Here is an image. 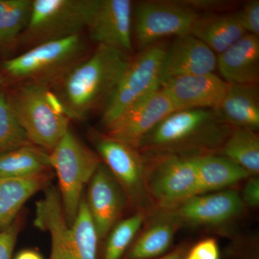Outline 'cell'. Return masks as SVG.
Returning a JSON list of instances; mask_svg holds the SVG:
<instances>
[{
	"mask_svg": "<svg viewBox=\"0 0 259 259\" xmlns=\"http://www.w3.org/2000/svg\"><path fill=\"white\" fill-rule=\"evenodd\" d=\"M131 59L129 54L114 48L97 45L91 55L49 88L70 120H83L99 107H105Z\"/></svg>",
	"mask_w": 259,
	"mask_h": 259,
	"instance_id": "6da1fadb",
	"label": "cell"
},
{
	"mask_svg": "<svg viewBox=\"0 0 259 259\" xmlns=\"http://www.w3.org/2000/svg\"><path fill=\"white\" fill-rule=\"evenodd\" d=\"M233 129L211 109L177 110L146 136L139 151L146 156L218 154Z\"/></svg>",
	"mask_w": 259,
	"mask_h": 259,
	"instance_id": "7a4b0ae2",
	"label": "cell"
},
{
	"mask_svg": "<svg viewBox=\"0 0 259 259\" xmlns=\"http://www.w3.org/2000/svg\"><path fill=\"white\" fill-rule=\"evenodd\" d=\"M34 225L49 232L51 238L49 259H97L98 234L85 200L69 226L65 218L61 197L49 189L35 204Z\"/></svg>",
	"mask_w": 259,
	"mask_h": 259,
	"instance_id": "3957f363",
	"label": "cell"
},
{
	"mask_svg": "<svg viewBox=\"0 0 259 259\" xmlns=\"http://www.w3.org/2000/svg\"><path fill=\"white\" fill-rule=\"evenodd\" d=\"M8 100L29 141L50 153L70 128V119L49 87L23 81Z\"/></svg>",
	"mask_w": 259,
	"mask_h": 259,
	"instance_id": "277c9868",
	"label": "cell"
},
{
	"mask_svg": "<svg viewBox=\"0 0 259 259\" xmlns=\"http://www.w3.org/2000/svg\"><path fill=\"white\" fill-rule=\"evenodd\" d=\"M87 44L81 34L42 42L5 61L3 69L12 79L33 81L50 87L87 56Z\"/></svg>",
	"mask_w": 259,
	"mask_h": 259,
	"instance_id": "5b68a950",
	"label": "cell"
},
{
	"mask_svg": "<svg viewBox=\"0 0 259 259\" xmlns=\"http://www.w3.org/2000/svg\"><path fill=\"white\" fill-rule=\"evenodd\" d=\"M144 156L145 190L153 210H170L198 195L192 157L173 154Z\"/></svg>",
	"mask_w": 259,
	"mask_h": 259,
	"instance_id": "8992f818",
	"label": "cell"
},
{
	"mask_svg": "<svg viewBox=\"0 0 259 259\" xmlns=\"http://www.w3.org/2000/svg\"><path fill=\"white\" fill-rule=\"evenodd\" d=\"M49 156L51 166L59 178L65 218L71 226L77 215L83 188L93 178L102 160L70 128Z\"/></svg>",
	"mask_w": 259,
	"mask_h": 259,
	"instance_id": "52a82bcc",
	"label": "cell"
},
{
	"mask_svg": "<svg viewBox=\"0 0 259 259\" xmlns=\"http://www.w3.org/2000/svg\"><path fill=\"white\" fill-rule=\"evenodd\" d=\"M97 0H32L28 26L19 44L32 48L80 34L88 27Z\"/></svg>",
	"mask_w": 259,
	"mask_h": 259,
	"instance_id": "ba28073f",
	"label": "cell"
},
{
	"mask_svg": "<svg viewBox=\"0 0 259 259\" xmlns=\"http://www.w3.org/2000/svg\"><path fill=\"white\" fill-rule=\"evenodd\" d=\"M166 48L163 42H157L131 57L104 107L102 123L105 128L134 102L161 88L162 65Z\"/></svg>",
	"mask_w": 259,
	"mask_h": 259,
	"instance_id": "9c48e42d",
	"label": "cell"
},
{
	"mask_svg": "<svg viewBox=\"0 0 259 259\" xmlns=\"http://www.w3.org/2000/svg\"><path fill=\"white\" fill-rule=\"evenodd\" d=\"M199 13L180 1H144L133 9V32L140 50L163 37L190 32Z\"/></svg>",
	"mask_w": 259,
	"mask_h": 259,
	"instance_id": "30bf717a",
	"label": "cell"
},
{
	"mask_svg": "<svg viewBox=\"0 0 259 259\" xmlns=\"http://www.w3.org/2000/svg\"><path fill=\"white\" fill-rule=\"evenodd\" d=\"M177 107L161 88L127 107L108 127L107 136L139 149L146 136Z\"/></svg>",
	"mask_w": 259,
	"mask_h": 259,
	"instance_id": "8fae6325",
	"label": "cell"
},
{
	"mask_svg": "<svg viewBox=\"0 0 259 259\" xmlns=\"http://www.w3.org/2000/svg\"><path fill=\"white\" fill-rule=\"evenodd\" d=\"M95 145L100 159L122 187L127 198L141 204L142 209L145 204L148 208L151 207L145 190L146 161L142 153L106 134L97 136Z\"/></svg>",
	"mask_w": 259,
	"mask_h": 259,
	"instance_id": "7c38bea8",
	"label": "cell"
},
{
	"mask_svg": "<svg viewBox=\"0 0 259 259\" xmlns=\"http://www.w3.org/2000/svg\"><path fill=\"white\" fill-rule=\"evenodd\" d=\"M133 3L131 0H97L87 29L97 45L125 54L133 51Z\"/></svg>",
	"mask_w": 259,
	"mask_h": 259,
	"instance_id": "4fadbf2b",
	"label": "cell"
},
{
	"mask_svg": "<svg viewBox=\"0 0 259 259\" xmlns=\"http://www.w3.org/2000/svg\"><path fill=\"white\" fill-rule=\"evenodd\" d=\"M244 208L241 194L236 190H225L194 196L168 211L182 225L212 226L239 217Z\"/></svg>",
	"mask_w": 259,
	"mask_h": 259,
	"instance_id": "5bb4252c",
	"label": "cell"
},
{
	"mask_svg": "<svg viewBox=\"0 0 259 259\" xmlns=\"http://www.w3.org/2000/svg\"><path fill=\"white\" fill-rule=\"evenodd\" d=\"M229 83L214 73L187 75L164 80L161 88L177 110H214L222 100Z\"/></svg>",
	"mask_w": 259,
	"mask_h": 259,
	"instance_id": "9a60e30c",
	"label": "cell"
},
{
	"mask_svg": "<svg viewBox=\"0 0 259 259\" xmlns=\"http://www.w3.org/2000/svg\"><path fill=\"white\" fill-rule=\"evenodd\" d=\"M90 182L87 204L101 239L108 234L122 214L127 197L102 161Z\"/></svg>",
	"mask_w": 259,
	"mask_h": 259,
	"instance_id": "2e32d148",
	"label": "cell"
},
{
	"mask_svg": "<svg viewBox=\"0 0 259 259\" xmlns=\"http://www.w3.org/2000/svg\"><path fill=\"white\" fill-rule=\"evenodd\" d=\"M217 69V54L192 34L175 37L166 48L161 83L176 76L209 74Z\"/></svg>",
	"mask_w": 259,
	"mask_h": 259,
	"instance_id": "e0dca14e",
	"label": "cell"
},
{
	"mask_svg": "<svg viewBox=\"0 0 259 259\" xmlns=\"http://www.w3.org/2000/svg\"><path fill=\"white\" fill-rule=\"evenodd\" d=\"M217 69L231 84H257L259 80V37L245 34L217 55Z\"/></svg>",
	"mask_w": 259,
	"mask_h": 259,
	"instance_id": "ac0fdd59",
	"label": "cell"
},
{
	"mask_svg": "<svg viewBox=\"0 0 259 259\" xmlns=\"http://www.w3.org/2000/svg\"><path fill=\"white\" fill-rule=\"evenodd\" d=\"M218 119L233 128L256 131L259 127V92L257 84H231L214 109Z\"/></svg>",
	"mask_w": 259,
	"mask_h": 259,
	"instance_id": "d6986e66",
	"label": "cell"
},
{
	"mask_svg": "<svg viewBox=\"0 0 259 259\" xmlns=\"http://www.w3.org/2000/svg\"><path fill=\"white\" fill-rule=\"evenodd\" d=\"M141 236L133 243L127 259H155L168 253L177 230L182 226L170 211H156Z\"/></svg>",
	"mask_w": 259,
	"mask_h": 259,
	"instance_id": "ffe728a7",
	"label": "cell"
},
{
	"mask_svg": "<svg viewBox=\"0 0 259 259\" xmlns=\"http://www.w3.org/2000/svg\"><path fill=\"white\" fill-rule=\"evenodd\" d=\"M192 159L197 174L199 194L226 190L250 177L243 167L221 155H202Z\"/></svg>",
	"mask_w": 259,
	"mask_h": 259,
	"instance_id": "44dd1931",
	"label": "cell"
},
{
	"mask_svg": "<svg viewBox=\"0 0 259 259\" xmlns=\"http://www.w3.org/2000/svg\"><path fill=\"white\" fill-rule=\"evenodd\" d=\"M190 33L203 42L217 55L247 34L238 12L199 15Z\"/></svg>",
	"mask_w": 259,
	"mask_h": 259,
	"instance_id": "7402d4cb",
	"label": "cell"
},
{
	"mask_svg": "<svg viewBox=\"0 0 259 259\" xmlns=\"http://www.w3.org/2000/svg\"><path fill=\"white\" fill-rule=\"evenodd\" d=\"M51 167L49 153L32 144L0 154V178L40 176Z\"/></svg>",
	"mask_w": 259,
	"mask_h": 259,
	"instance_id": "603a6c76",
	"label": "cell"
},
{
	"mask_svg": "<svg viewBox=\"0 0 259 259\" xmlns=\"http://www.w3.org/2000/svg\"><path fill=\"white\" fill-rule=\"evenodd\" d=\"M41 176L0 178V231L13 225L25 202L41 188Z\"/></svg>",
	"mask_w": 259,
	"mask_h": 259,
	"instance_id": "cb8c5ba5",
	"label": "cell"
},
{
	"mask_svg": "<svg viewBox=\"0 0 259 259\" xmlns=\"http://www.w3.org/2000/svg\"><path fill=\"white\" fill-rule=\"evenodd\" d=\"M218 154L243 167L250 176H258L259 138L256 131L233 129Z\"/></svg>",
	"mask_w": 259,
	"mask_h": 259,
	"instance_id": "d4e9b609",
	"label": "cell"
},
{
	"mask_svg": "<svg viewBox=\"0 0 259 259\" xmlns=\"http://www.w3.org/2000/svg\"><path fill=\"white\" fill-rule=\"evenodd\" d=\"M32 0H0V48L19 42L28 26Z\"/></svg>",
	"mask_w": 259,
	"mask_h": 259,
	"instance_id": "484cf974",
	"label": "cell"
},
{
	"mask_svg": "<svg viewBox=\"0 0 259 259\" xmlns=\"http://www.w3.org/2000/svg\"><path fill=\"white\" fill-rule=\"evenodd\" d=\"M146 217L144 210H140L115 224L109 232L104 259L122 258L144 225Z\"/></svg>",
	"mask_w": 259,
	"mask_h": 259,
	"instance_id": "4316f807",
	"label": "cell"
},
{
	"mask_svg": "<svg viewBox=\"0 0 259 259\" xmlns=\"http://www.w3.org/2000/svg\"><path fill=\"white\" fill-rule=\"evenodd\" d=\"M30 144L3 92L0 94V154Z\"/></svg>",
	"mask_w": 259,
	"mask_h": 259,
	"instance_id": "83f0119b",
	"label": "cell"
},
{
	"mask_svg": "<svg viewBox=\"0 0 259 259\" xmlns=\"http://www.w3.org/2000/svg\"><path fill=\"white\" fill-rule=\"evenodd\" d=\"M225 253L233 259H259L258 240L255 238L237 240L230 245Z\"/></svg>",
	"mask_w": 259,
	"mask_h": 259,
	"instance_id": "f1b7e54d",
	"label": "cell"
},
{
	"mask_svg": "<svg viewBox=\"0 0 259 259\" xmlns=\"http://www.w3.org/2000/svg\"><path fill=\"white\" fill-rule=\"evenodd\" d=\"M242 25L247 34L259 35V1L250 0L238 11Z\"/></svg>",
	"mask_w": 259,
	"mask_h": 259,
	"instance_id": "f546056e",
	"label": "cell"
},
{
	"mask_svg": "<svg viewBox=\"0 0 259 259\" xmlns=\"http://www.w3.org/2000/svg\"><path fill=\"white\" fill-rule=\"evenodd\" d=\"M219 246L214 238L199 241L189 249L185 259H220Z\"/></svg>",
	"mask_w": 259,
	"mask_h": 259,
	"instance_id": "4dcf8cb0",
	"label": "cell"
},
{
	"mask_svg": "<svg viewBox=\"0 0 259 259\" xmlns=\"http://www.w3.org/2000/svg\"><path fill=\"white\" fill-rule=\"evenodd\" d=\"M18 228L12 225L0 231V259H12Z\"/></svg>",
	"mask_w": 259,
	"mask_h": 259,
	"instance_id": "1f68e13d",
	"label": "cell"
},
{
	"mask_svg": "<svg viewBox=\"0 0 259 259\" xmlns=\"http://www.w3.org/2000/svg\"><path fill=\"white\" fill-rule=\"evenodd\" d=\"M242 202L245 207H255L259 205V177L250 176L246 180V183L241 195Z\"/></svg>",
	"mask_w": 259,
	"mask_h": 259,
	"instance_id": "d6a6232c",
	"label": "cell"
},
{
	"mask_svg": "<svg viewBox=\"0 0 259 259\" xmlns=\"http://www.w3.org/2000/svg\"><path fill=\"white\" fill-rule=\"evenodd\" d=\"M185 6L197 12L198 10L205 11H215L226 8L231 4L229 2L223 0H185L180 1Z\"/></svg>",
	"mask_w": 259,
	"mask_h": 259,
	"instance_id": "836d02e7",
	"label": "cell"
},
{
	"mask_svg": "<svg viewBox=\"0 0 259 259\" xmlns=\"http://www.w3.org/2000/svg\"><path fill=\"white\" fill-rule=\"evenodd\" d=\"M189 249L190 248L187 245H180L166 254L155 259H185Z\"/></svg>",
	"mask_w": 259,
	"mask_h": 259,
	"instance_id": "e575fe53",
	"label": "cell"
},
{
	"mask_svg": "<svg viewBox=\"0 0 259 259\" xmlns=\"http://www.w3.org/2000/svg\"><path fill=\"white\" fill-rule=\"evenodd\" d=\"M15 259H42L37 252L33 250H23L17 255Z\"/></svg>",
	"mask_w": 259,
	"mask_h": 259,
	"instance_id": "d590c367",
	"label": "cell"
},
{
	"mask_svg": "<svg viewBox=\"0 0 259 259\" xmlns=\"http://www.w3.org/2000/svg\"><path fill=\"white\" fill-rule=\"evenodd\" d=\"M4 84H5L4 78L2 77V76H0V94H1L2 93H3V86H4Z\"/></svg>",
	"mask_w": 259,
	"mask_h": 259,
	"instance_id": "8d00e7d4",
	"label": "cell"
}]
</instances>
